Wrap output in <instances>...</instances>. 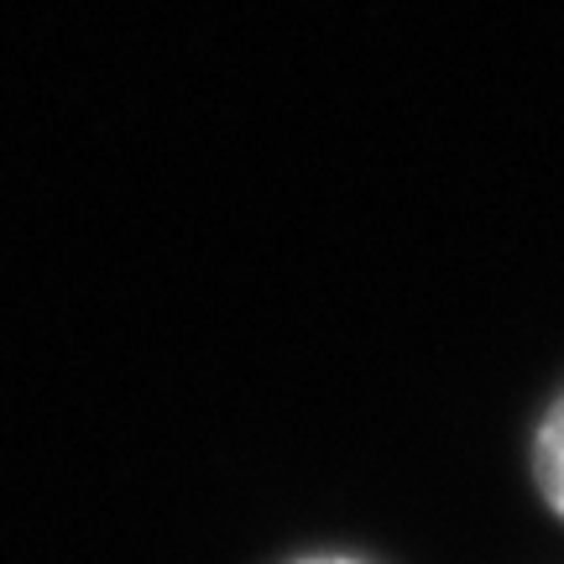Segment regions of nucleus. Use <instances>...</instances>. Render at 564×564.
I'll use <instances>...</instances> for the list:
<instances>
[{
	"instance_id": "f257e3e1",
	"label": "nucleus",
	"mask_w": 564,
	"mask_h": 564,
	"mask_svg": "<svg viewBox=\"0 0 564 564\" xmlns=\"http://www.w3.org/2000/svg\"><path fill=\"white\" fill-rule=\"evenodd\" d=\"M533 486L549 502V512L564 518V392L549 403L539 434H533Z\"/></svg>"
},
{
	"instance_id": "f03ea898",
	"label": "nucleus",
	"mask_w": 564,
	"mask_h": 564,
	"mask_svg": "<svg viewBox=\"0 0 564 564\" xmlns=\"http://www.w3.org/2000/svg\"><path fill=\"white\" fill-rule=\"evenodd\" d=\"M293 564H366L356 554H308V560H293Z\"/></svg>"
}]
</instances>
